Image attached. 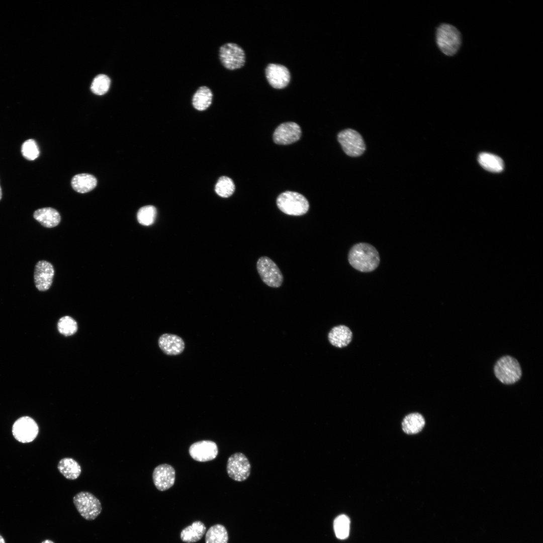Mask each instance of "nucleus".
Wrapping results in <instances>:
<instances>
[{"instance_id":"f257e3e1","label":"nucleus","mask_w":543,"mask_h":543,"mask_svg":"<svg viewBox=\"0 0 543 543\" xmlns=\"http://www.w3.org/2000/svg\"><path fill=\"white\" fill-rule=\"evenodd\" d=\"M348 260L354 268L364 273L376 269L380 261L379 254L376 248L364 242L355 244L350 248Z\"/></svg>"},{"instance_id":"f03ea898","label":"nucleus","mask_w":543,"mask_h":543,"mask_svg":"<svg viewBox=\"0 0 543 543\" xmlns=\"http://www.w3.org/2000/svg\"><path fill=\"white\" fill-rule=\"evenodd\" d=\"M277 205L283 213L292 216H301L309 210L307 199L299 193L286 191L281 194L277 199Z\"/></svg>"},{"instance_id":"7ed1b4c3","label":"nucleus","mask_w":543,"mask_h":543,"mask_svg":"<svg viewBox=\"0 0 543 543\" xmlns=\"http://www.w3.org/2000/svg\"><path fill=\"white\" fill-rule=\"evenodd\" d=\"M436 39L440 50L448 56L455 54L461 44L460 32L456 28L449 24H441L438 27Z\"/></svg>"},{"instance_id":"20e7f679","label":"nucleus","mask_w":543,"mask_h":543,"mask_svg":"<svg viewBox=\"0 0 543 543\" xmlns=\"http://www.w3.org/2000/svg\"><path fill=\"white\" fill-rule=\"evenodd\" d=\"M73 502L78 513L86 520H95L102 512L100 501L89 492H78L73 497Z\"/></svg>"},{"instance_id":"39448f33","label":"nucleus","mask_w":543,"mask_h":543,"mask_svg":"<svg viewBox=\"0 0 543 543\" xmlns=\"http://www.w3.org/2000/svg\"><path fill=\"white\" fill-rule=\"evenodd\" d=\"M496 378L502 383L512 384L521 378L522 372L518 361L513 357L506 355L501 357L494 368Z\"/></svg>"},{"instance_id":"423d86ee","label":"nucleus","mask_w":543,"mask_h":543,"mask_svg":"<svg viewBox=\"0 0 543 543\" xmlns=\"http://www.w3.org/2000/svg\"><path fill=\"white\" fill-rule=\"evenodd\" d=\"M219 57L223 66L230 70L242 67L245 62L244 50L234 43H227L222 45L219 50Z\"/></svg>"},{"instance_id":"0eeeda50","label":"nucleus","mask_w":543,"mask_h":543,"mask_svg":"<svg viewBox=\"0 0 543 543\" xmlns=\"http://www.w3.org/2000/svg\"><path fill=\"white\" fill-rule=\"evenodd\" d=\"M337 139L344 152L348 156H358L365 151V144L361 136L353 129H347L340 132Z\"/></svg>"},{"instance_id":"6e6552de","label":"nucleus","mask_w":543,"mask_h":543,"mask_svg":"<svg viewBox=\"0 0 543 543\" xmlns=\"http://www.w3.org/2000/svg\"><path fill=\"white\" fill-rule=\"evenodd\" d=\"M12 434L14 438L21 443L33 441L39 433V427L34 419L28 416L18 418L12 426Z\"/></svg>"},{"instance_id":"1a4fd4ad","label":"nucleus","mask_w":543,"mask_h":543,"mask_svg":"<svg viewBox=\"0 0 543 543\" xmlns=\"http://www.w3.org/2000/svg\"><path fill=\"white\" fill-rule=\"evenodd\" d=\"M257 269L262 281L267 286L278 288L281 286L283 277L278 265L266 256L260 257L257 262Z\"/></svg>"},{"instance_id":"9d476101","label":"nucleus","mask_w":543,"mask_h":543,"mask_svg":"<svg viewBox=\"0 0 543 543\" xmlns=\"http://www.w3.org/2000/svg\"><path fill=\"white\" fill-rule=\"evenodd\" d=\"M227 473L234 481L242 482L250 476L251 465L247 458L241 452H236L228 459Z\"/></svg>"},{"instance_id":"9b49d317","label":"nucleus","mask_w":543,"mask_h":543,"mask_svg":"<svg viewBox=\"0 0 543 543\" xmlns=\"http://www.w3.org/2000/svg\"><path fill=\"white\" fill-rule=\"evenodd\" d=\"M190 456L194 460L205 462L215 459L218 454L217 444L211 440H204L193 443L189 447Z\"/></svg>"},{"instance_id":"f8f14e48","label":"nucleus","mask_w":543,"mask_h":543,"mask_svg":"<svg viewBox=\"0 0 543 543\" xmlns=\"http://www.w3.org/2000/svg\"><path fill=\"white\" fill-rule=\"evenodd\" d=\"M301 133V128L297 123L285 122L276 129L273 134V140L278 144H290L299 140Z\"/></svg>"},{"instance_id":"ddd939ff","label":"nucleus","mask_w":543,"mask_h":543,"mask_svg":"<svg viewBox=\"0 0 543 543\" xmlns=\"http://www.w3.org/2000/svg\"><path fill=\"white\" fill-rule=\"evenodd\" d=\"M152 479L155 487L158 490H167L174 485L175 479V470L169 464L159 465L154 469Z\"/></svg>"},{"instance_id":"4468645a","label":"nucleus","mask_w":543,"mask_h":543,"mask_svg":"<svg viewBox=\"0 0 543 543\" xmlns=\"http://www.w3.org/2000/svg\"><path fill=\"white\" fill-rule=\"evenodd\" d=\"M54 270L52 264L45 260L39 261L35 265L34 279L35 286L40 291H45L51 287Z\"/></svg>"},{"instance_id":"2eb2a0df","label":"nucleus","mask_w":543,"mask_h":543,"mask_svg":"<svg viewBox=\"0 0 543 543\" xmlns=\"http://www.w3.org/2000/svg\"><path fill=\"white\" fill-rule=\"evenodd\" d=\"M266 78L269 84L275 88H283L287 86L290 80V73L285 66L271 63L265 69Z\"/></svg>"},{"instance_id":"dca6fc26","label":"nucleus","mask_w":543,"mask_h":543,"mask_svg":"<svg viewBox=\"0 0 543 543\" xmlns=\"http://www.w3.org/2000/svg\"><path fill=\"white\" fill-rule=\"evenodd\" d=\"M158 343L161 350L169 355L180 354L185 349L183 339L175 334H163L159 337Z\"/></svg>"},{"instance_id":"f3484780","label":"nucleus","mask_w":543,"mask_h":543,"mask_svg":"<svg viewBox=\"0 0 543 543\" xmlns=\"http://www.w3.org/2000/svg\"><path fill=\"white\" fill-rule=\"evenodd\" d=\"M330 343L333 346L342 348L351 342L352 333L350 329L344 325L334 327L328 335Z\"/></svg>"},{"instance_id":"a211bd4d","label":"nucleus","mask_w":543,"mask_h":543,"mask_svg":"<svg viewBox=\"0 0 543 543\" xmlns=\"http://www.w3.org/2000/svg\"><path fill=\"white\" fill-rule=\"evenodd\" d=\"M33 217L42 226L52 228L58 225L60 221V215L58 212L50 207L36 210L33 213Z\"/></svg>"},{"instance_id":"6ab92c4d","label":"nucleus","mask_w":543,"mask_h":543,"mask_svg":"<svg viewBox=\"0 0 543 543\" xmlns=\"http://www.w3.org/2000/svg\"><path fill=\"white\" fill-rule=\"evenodd\" d=\"M72 188L79 193H86L93 190L97 186V178L92 174L80 173L74 175L71 182Z\"/></svg>"},{"instance_id":"aec40b11","label":"nucleus","mask_w":543,"mask_h":543,"mask_svg":"<svg viewBox=\"0 0 543 543\" xmlns=\"http://www.w3.org/2000/svg\"><path fill=\"white\" fill-rule=\"evenodd\" d=\"M59 472L67 479H76L80 475L81 468L77 462L71 458L61 459L57 465Z\"/></svg>"},{"instance_id":"412c9836","label":"nucleus","mask_w":543,"mask_h":543,"mask_svg":"<svg viewBox=\"0 0 543 543\" xmlns=\"http://www.w3.org/2000/svg\"><path fill=\"white\" fill-rule=\"evenodd\" d=\"M213 97V93L210 88L206 86H201L193 96L192 105L197 110L204 111L211 105Z\"/></svg>"},{"instance_id":"4be33fe9","label":"nucleus","mask_w":543,"mask_h":543,"mask_svg":"<svg viewBox=\"0 0 543 543\" xmlns=\"http://www.w3.org/2000/svg\"><path fill=\"white\" fill-rule=\"evenodd\" d=\"M204 524L200 521H196L185 528L180 532L182 541L187 543L195 542L200 540L206 531Z\"/></svg>"},{"instance_id":"5701e85b","label":"nucleus","mask_w":543,"mask_h":543,"mask_svg":"<svg viewBox=\"0 0 543 543\" xmlns=\"http://www.w3.org/2000/svg\"><path fill=\"white\" fill-rule=\"evenodd\" d=\"M423 416L418 413H412L406 415L402 422L404 432L408 434H414L420 432L425 425Z\"/></svg>"},{"instance_id":"b1692460","label":"nucleus","mask_w":543,"mask_h":543,"mask_svg":"<svg viewBox=\"0 0 543 543\" xmlns=\"http://www.w3.org/2000/svg\"><path fill=\"white\" fill-rule=\"evenodd\" d=\"M478 161L485 169L493 172H499L504 167L503 161L499 157L489 153H481L479 155Z\"/></svg>"},{"instance_id":"393cba45","label":"nucleus","mask_w":543,"mask_h":543,"mask_svg":"<svg viewBox=\"0 0 543 543\" xmlns=\"http://www.w3.org/2000/svg\"><path fill=\"white\" fill-rule=\"evenodd\" d=\"M228 540L227 531L220 524L212 526L206 533V543H227Z\"/></svg>"},{"instance_id":"a878e982","label":"nucleus","mask_w":543,"mask_h":543,"mask_svg":"<svg viewBox=\"0 0 543 543\" xmlns=\"http://www.w3.org/2000/svg\"><path fill=\"white\" fill-rule=\"evenodd\" d=\"M334 530L336 536L340 539L346 538L349 535L350 520L347 516L341 514L334 520Z\"/></svg>"},{"instance_id":"bb28decb","label":"nucleus","mask_w":543,"mask_h":543,"mask_svg":"<svg viewBox=\"0 0 543 543\" xmlns=\"http://www.w3.org/2000/svg\"><path fill=\"white\" fill-rule=\"evenodd\" d=\"M215 190L219 196L227 198L233 194L235 191V185L230 178L223 176L220 177L218 180Z\"/></svg>"},{"instance_id":"cd10ccee","label":"nucleus","mask_w":543,"mask_h":543,"mask_svg":"<svg viewBox=\"0 0 543 543\" xmlns=\"http://www.w3.org/2000/svg\"><path fill=\"white\" fill-rule=\"evenodd\" d=\"M156 209L151 205L141 207L138 211L137 218L138 222L145 226L152 224L156 218Z\"/></svg>"},{"instance_id":"c85d7f7f","label":"nucleus","mask_w":543,"mask_h":543,"mask_svg":"<svg viewBox=\"0 0 543 543\" xmlns=\"http://www.w3.org/2000/svg\"><path fill=\"white\" fill-rule=\"evenodd\" d=\"M109 77L105 74L97 75L93 80L90 89L93 93L97 95H103L109 90L110 85Z\"/></svg>"},{"instance_id":"c756f323","label":"nucleus","mask_w":543,"mask_h":543,"mask_svg":"<svg viewBox=\"0 0 543 543\" xmlns=\"http://www.w3.org/2000/svg\"><path fill=\"white\" fill-rule=\"evenodd\" d=\"M21 153L27 160L32 161L39 156L40 151L35 140L30 139L23 142L21 146Z\"/></svg>"},{"instance_id":"7c9ffc66","label":"nucleus","mask_w":543,"mask_h":543,"mask_svg":"<svg viewBox=\"0 0 543 543\" xmlns=\"http://www.w3.org/2000/svg\"><path fill=\"white\" fill-rule=\"evenodd\" d=\"M57 328L61 334L65 336H70L76 332L77 325L76 322L72 318L65 316L59 320Z\"/></svg>"},{"instance_id":"2f4dec72","label":"nucleus","mask_w":543,"mask_h":543,"mask_svg":"<svg viewBox=\"0 0 543 543\" xmlns=\"http://www.w3.org/2000/svg\"><path fill=\"white\" fill-rule=\"evenodd\" d=\"M41 543H54L52 540L50 539H45L41 542Z\"/></svg>"},{"instance_id":"473e14b6","label":"nucleus","mask_w":543,"mask_h":543,"mask_svg":"<svg viewBox=\"0 0 543 543\" xmlns=\"http://www.w3.org/2000/svg\"><path fill=\"white\" fill-rule=\"evenodd\" d=\"M0 543H6L4 537L0 534Z\"/></svg>"},{"instance_id":"72a5a7b5","label":"nucleus","mask_w":543,"mask_h":543,"mask_svg":"<svg viewBox=\"0 0 543 543\" xmlns=\"http://www.w3.org/2000/svg\"><path fill=\"white\" fill-rule=\"evenodd\" d=\"M2 188H1V185H0V200L2 199Z\"/></svg>"}]
</instances>
